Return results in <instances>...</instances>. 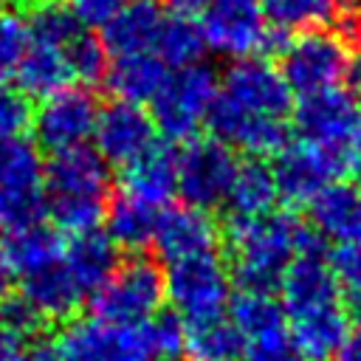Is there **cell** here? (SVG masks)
<instances>
[{
    "label": "cell",
    "instance_id": "6da1fadb",
    "mask_svg": "<svg viewBox=\"0 0 361 361\" xmlns=\"http://www.w3.org/2000/svg\"><path fill=\"white\" fill-rule=\"evenodd\" d=\"M290 87L279 68L262 56L234 59L212 99L206 124L217 141L251 158L276 155L290 141Z\"/></svg>",
    "mask_w": 361,
    "mask_h": 361
},
{
    "label": "cell",
    "instance_id": "7a4b0ae2",
    "mask_svg": "<svg viewBox=\"0 0 361 361\" xmlns=\"http://www.w3.org/2000/svg\"><path fill=\"white\" fill-rule=\"evenodd\" d=\"M324 240L290 212H271L254 220H228L231 279L240 290L279 288L288 265L305 251H322Z\"/></svg>",
    "mask_w": 361,
    "mask_h": 361
},
{
    "label": "cell",
    "instance_id": "3957f363",
    "mask_svg": "<svg viewBox=\"0 0 361 361\" xmlns=\"http://www.w3.org/2000/svg\"><path fill=\"white\" fill-rule=\"evenodd\" d=\"M45 214L62 234H82L99 228L107 214L110 164L87 144L51 152L42 172Z\"/></svg>",
    "mask_w": 361,
    "mask_h": 361
},
{
    "label": "cell",
    "instance_id": "277c9868",
    "mask_svg": "<svg viewBox=\"0 0 361 361\" xmlns=\"http://www.w3.org/2000/svg\"><path fill=\"white\" fill-rule=\"evenodd\" d=\"M166 299L164 271L149 257H130L118 262L110 276L87 296L90 316L107 324H144Z\"/></svg>",
    "mask_w": 361,
    "mask_h": 361
},
{
    "label": "cell",
    "instance_id": "5b68a950",
    "mask_svg": "<svg viewBox=\"0 0 361 361\" xmlns=\"http://www.w3.org/2000/svg\"><path fill=\"white\" fill-rule=\"evenodd\" d=\"M200 34L206 48L231 59L274 54L288 42V34L268 25L259 0H212L200 14Z\"/></svg>",
    "mask_w": 361,
    "mask_h": 361
},
{
    "label": "cell",
    "instance_id": "8992f818",
    "mask_svg": "<svg viewBox=\"0 0 361 361\" xmlns=\"http://www.w3.org/2000/svg\"><path fill=\"white\" fill-rule=\"evenodd\" d=\"M358 158L350 147H322L313 141H288L271 164L274 183L282 200L310 203L333 180H344L358 169Z\"/></svg>",
    "mask_w": 361,
    "mask_h": 361
},
{
    "label": "cell",
    "instance_id": "52a82bcc",
    "mask_svg": "<svg viewBox=\"0 0 361 361\" xmlns=\"http://www.w3.org/2000/svg\"><path fill=\"white\" fill-rule=\"evenodd\" d=\"M217 93V73L203 65H186L166 76L155 99L149 102V116L155 130L166 141H189L206 124L212 99Z\"/></svg>",
    "mask_w": 361,
    "mask_h": 361
},
{
    "label": "cell",
    "instance_id": "ba28073f",
    "mask_svg": "<svg viewBox=\"0 0 361 361\" xmlns=\"http://www.w3.org/2000/svg\"><path fill=\"white\" fill-rule=\"evenodd\" d=\"M237 155L223 141L212 138H189L175 152V180L178 195L186 206L212 212L217 206H226L228 189L237 175Z\"/></svg>",
    "mask_w": 361,
    "mask_h": 361
},
{
    "label": "cell",
    "instance_id": "9c48e42d",
    "mask_svg": "<svg viewBox=\"0 0 361 361\" xmlns=\"http://www.w3.org/2000/svg\"><path fill=\"white\" fill-rule=\"evenodd\" d=\"M164 290L172 310L186 322L226 313L231 299V274L217 251L178 259L164 274Z\"/></svg>",
    "mask_w": 361,
    "mask_h": 361
},
{
    "label": "cell",
    "instance_id": "30bf717a",
    "mask_svg": "<svg viewBox=\"0 0 361 361\" xmlns=\"http://www.w3.org/2000/svg\"><path fill=\"white\" fill-rule=\"evenodd\" d=\"M42 172L45 161L34 141L23 135L0 141V231L42 220Z\"/></svg>",
    "mask_w": 361,
    "mask_h": 361
},
{
    "label": "cell",
    "instance_id": "8fae6325",
    "mask_svg": "<svg viewBox=\"0 0 361 361\" xmlns=\"http://www.w3.org/2000/svg\"><path fill=\"white\" fill-rule=\"evenodd\" d=\"M344 39L330 28L302 31L285 42L279 51V73L290 93L310 96L341 85L344 62H347Z\"/></svg>",
    "mask_w": 361,
    "mask_h": 361
},
{
    "label": "cell",
    "instance_id": "7c38bea8",
    "mask_svg": "<svg viewBox=\"0 0 361 361\" xmlns=\"http://www.w3.org/2000/svg\"><path fill=\"white\" fill-rule=\"evenodd\" d=\"M54 344L62 361H155L147 322L107 324L93 316L71 319Z\"/></svg>",
    "mask_w": 361,
    "mask_h": 361
},
{
    "label": "cell",
    "instance_id": "4fadbf2b",
    "mask_svg": "<svg viewBox=\"0 0 361 361\" xmlns=\"http://www.w3.org/2000/svg\"><path fill=\"white\" fill-rule=\"evenodd\" d=\"M99 118V102L85 87H62L39 102L34 110L31 127L39 147L51 152H62L71 147H82L93 138Z\"/></svg>",
    "mask_w": 361,
    "mask_h": 361
},
{
    "label": "cell",
    "instance_id": "5bb4252c",
    "mask_svg": "<svg viewBox=\"0 0 361 361\" xmlns=\"http://www.w3.org/2000/svg\"><path fill=\"white\" fill-rule=\"evenodd\" d=\"M93 141L96 152L110 166L127 169L158 144V130L152 124V116L141 104L113 99L104 107H99Z\"/></svg>",
    "mask_w": 361,
    "mask_h": 361
},
{
    "label": "cell",
    "instance_id": "9a60e30c",
    "mask_svg": "<svg viewBox=\"0 0 361 361\" xmlns=\"http://www.w3.org/2000/svg\"><path fill=\"white\" fill-rule=\"evenodd\" d=\"M358 118L361 107L341 87L299 96V104L293 107V127L302 141L322 147H350V135Z\"/></svg>",
    "mask_w": 361,
    "mask_h": 361
},
{
    "label": "cell",
    "instance_id": "2e32d148",
    "mask_svg": "<svg viewBox=\"0 0 361 361\" xmlns=\"http://www.w3.org/2000/svg\"><path fill=\"white\" fill-rule=\"evenodd\" d=\"M217 240H220V231H217L214 217L203 209L183 203V206L161 209L152 248L166 265H172L178 259L217 251Z\"/></svg>",
    "mask_w": 361,
    "mask_h": 361
},
{
    "label": "cell",
    "instance_id": "e0dca14e",
    "mask_svg": "<svg viewBox=\"0 0 361 361\" xmlns=\"http://www.w3.org/2000/svg\"><path fill=\"white\" fill-rule=\"evenodd\" d=\"M279 302L285 307V316H296L305 310L341 302V288L333 279L324 248L305 251L288 265L279 282Z\"/></svg>",
    "mask_w": 361,
    "mask_h": 361
},
{
    "label": "cell",
    "instance_id": "ac0fdd59",
    "mask_svg": "<svg viewBox=\"0 0 361 361\" xmlns=\"http://www.w3.org/2000/svg\"><path fill=\"white\" fill-rule=\"evenodd\" d=\"M310 228L336 245L361 243V186L355 180H333L307 203Z\"/></svg>",
    "mask_w": 361,
    "mask_h": 361
},
{
    "label": "cell",
    "instance_id": "d6986e66",
    "mask_svg": "<svg viewBox=\"0 0 361 361\" xmlns=\"http://www.w3.org/2000/svg\"><path fill=\"white\" fill-rule=\"evenodd\" d=\"M65 237L59 228H54L45 220L25 223L8 231H0V259L6 271L17 279L37 274L54 262L62 259L65 254Z\"/></svg>",
    "mask_w": 361,
    "mask_h": 361
},
{
    "label": "cell",
    "instance_id": "ffe728a7",
    "mask_svg": "<svg viewBox=\"0 0 361 361\" xmlns=\"http://www.w3.org/2000/svg\"><path fill=\"white\" fill-rule=\"evenodd\" d=\"M164 20L166 11L158 6V0H127L102 28V42L113 56L152 54Z\"/></svg>",
    "mask_w": 361,
    "mask_h": 361
},
{
    "label": "cell",
    "instance_id": "44dd1931",
    "mask_svg": "<svg viewBox=\"0 0 361 361\" xmlns=\"http://www.w3.org/2000/svg\"><path fill=\"white\" fill-rule=\"evenodd\" d=\"M20 299L34 310L39 322H65L87 296L59 262L20 279Z\"/></svg>",
    "mask_w": 361,
    "mask_h": 361
},
{
    "label": "cell",
    "instance_id": "7402d4cb",
    "mask_svg": "<svg viewBox=\"0 0 361 361\" xmlns=\"http://www.w3.org/2000/svg\"><path fill=\"white\" fill-rule=\"evenodd\" d=\"M288 322H290V336L299 353L305 355V361H327L330 355H336V350L341 347L350 330V316L341 302L288 316Z\"/></svg>",
    "mask_w": 361,
    "mask_h": 361
},
{
    "label": "cell",
    "instance_id": "603a6c76",
    "mask_svg": "<svg viewBox=\"0 0 361 361\" xmlns=\"http://www.w3.org/2000/svg\"><path fill=\"white\" fill-rule=\"evenodd\" d=\"M62 265L76 279V285L85 290V296H90L118 265L116 243L107 237V231H99V228L73 234L65 243Z\"/></svg>",
    "mask_w": 361,
    "mask_h": 361
},
{
    "label": "cell",
    "instance_id": "cb8c5ba5",
    "mask_svg": "<svg viewBox=\"0 0 361 361\" xmlns=\"http://www.w3.org/2000/svg\"><path fill=\"white\" fill-rule=\"evenodd\" d=\"M166 76H169L166 65L155 54H127V56H113V62L107 65L104 82L118 102L144 107L155 99Z\"/></svg>",
    "mask_w": 361,
    "mask_h": 361
},
{
    "label": "cell",
    "instance_id": "d4e9b609",
    "mask_svg": "<svg viewBox=\"0 0 361 361\" xmlns=\"http://www.w3.org/2000/svg\"><path fill=\"white\" fill-rule=\"evenodd\" d=\"M276 200H279V192L268 164H262L259 158H251L237 166L234 183L226 197L228 220H254V217L271 214Z\"/></svg>",
    "mask_w": 361,
    "mask_h": 361
},
{
    "label": "cell",
    "instance_id": "484cf974",
    "mask_svg": "<svg viewBox=\"0 0 361 361\" xmlns=\"http://www.w3.org/2000/svg\"><path fill=\"white\" fill-rule=\"evenodd\" d=\"M121 192L147 200L158 209L166 206V200L178 192V180H175V149H169L166 144H155L144 158H138L135 164H130L124 169V186Z\"/></svg>",
    "mask_w": 361,
    "mask_h": 361
},
{
    "label": "cell",
    "instance_id": "4316f807",
    "mask_svg": "<svg viewBox=\"0 0 361 361\" xmlns=\"http://www.w3.org/2000/svg\"><path fill=\"white\" fill-rule=\"evenodd\" d=\"M158 217H161L158 206L138 200L127 192H118L107 203V214H104L107 237L127 251H141V248L152 245Z\"/></svg>",
    "mask_w": 361,
    "mask_h": 361
},
{
    "label": "cell",
    "instance_id": "83f0119b",
    "mask_svg": "<svg viewBox=\"0 0 361 361\" xmlns=\"http://www.w3.org/2000/svg\"><path fill=\"white\" fill-rule=\"evenodd\" d=\"M243 350L245 338L226 313L200 322H186V361H243Z\"/></svg>",
    "mask_w": 361,
    "mask_h": 361
},
{
    "label": "cell",
    "instance_id": "f1b7e54d",
    "mask_svg": "<svg viewBox=\"0 0 361 361\" xmlns=\"http://www.w3.org/2000/svg\"><path fill=\"white\" fill-rule=\"evenodd\" d=\"M17 87L31 99H45L62 87H71L73 76L65 59V48H54V45H42V42H31L25 56L20 59V68L14 73Z\"/></svg>",
    "mask_w": 361,
    "mask_h": 361
},
{
    "label": "cell",
    "instance_id": "f546056e",
    "mask_svg": "<svg viewBox=\"0 0 361 361\" xmlns=\"http://www.w3.org/2000/svg\"><path fill=\"white\" fill-rule=\"evenodd\" d=\"M228 319L243 333V338H257L274 330H282L288 316L274 290H237L228 299Z\"/></svg>",
    "mask_w": 361,
    "mask_h": 361
},
{
    "label": "cell",
    "instance_id": "4dcf8cb0",
    "mask_svg": "<svg viewBox=\"0 0 361 361\" xmlns=\"http://www.w3.org/2000/svg\"><path fill=\"white\" fill-rule=\"evenodd\" d=\"M203 34H200V25H195L192 17H180V14H166L161 31H158V39H155V48L152 54L172 71L178 68H186V65H195L200 62L203 56Z\"/></svg>",
    "mask_w": 361,
    "mask_h": 361
},
{
    "label": "cell",
    "instance_id": "1f68e13d",
    "mask_svg": "<svg viewBox=\"0 0 361 361\" xmlns=\"http://www.w3.org/2000/svg\"><path fill=\"white\" fill-rule=\"evenodd\" d=\"M271 28L282 34H302L324 28L336 14V0H259Z\"/></svg>",
    "mask_w": 361,
    "mask_h": 361
},
{
    "label": "cell",
    "instance_id": "d6a6232c",
    "mask_svg": "<svg viewBox=\"0 0 361 361\" xmlns=\"http://www.w3.org/2000/svg\"><path fill=\"white\" fill-rule=\"evenodd\" d=\"M25 28L31 42H42L54 48H68V42L82 31V25L73 20L65 3L56 0H42L31 6V14L25 17Z\"/></svg>",
    "mask_w": 361,
    "mask_h": 361
},
{
    "label": "cell",
    "instance_id": "836d02e7",
    "mask_svg": "<svg viewBox=\"0 0 361 361\" xmlns=\"http://www.w3.org/2000/svg\"><path fill=\"white\" fill-rule=\"evenodd\" d=\"M107 56L110 54H107L102 37L90 34L87 28H82L65 48V59H68L73 82H99V79H104L107 65H110Z\"/></svg>",
    "mask_w": 361,
    "mask_h": 361
},
{
    "label": "cell",
    "instance_id": "e575fe53",
    "mask_svg": "<svg viewBox=\"0 0 361 361\" xmlns=\"http://www.w3.org/2000/svg\"><path fill=\"white\" fill-rule=\"evenodd\" d=\"M149 341L155 350V361H178L183 358V341H186V322L169 310H158L152 319H147Z\"/></svg>",
    "mask_w": 361,
    "mask_h": 361
},
{
    "label": "cell",
    "instance_id": "d590c367",
    "mask_svg": "<svg viewBox=\"0 0 361 361\" xmlns=\"http://www.w3.org/2000/svg\"><path fill=\"white\" fill-rule=\"evenodd\" d=\"M28 45L31 39H28L25 20L14 11H0V85L17 73Z\"/></svg>",
    "mask_w": 361,
    "mask_h": 361
},
{
    "label": "cell",
    "instance_id": "8d00e7d4",
    "mask_svg": "<svg viewBox=\"0 0 361 361\" xmlns=\"http://www.w3.org/2000/svg\"><path fill=\"white\" fill-rule=\"evenodd\" d=\"M34 118V107L20 87L0 85V141L20 138Z\"/></svg>",
    "mask_w": 361,
    "mask_h": 361
},
{
    "label": "cell",
    "instance_id": "74e56055",
    "mask_svg": "<svg viewBox=\"0 0 361 361\" xmlns=\"http://www.w3.org/2000/svg\"><path fill=\"white\" fill-rule=\"evenodd\" d=\"M243 361H305V355L299 353L290 330L282 327V330L248 338L243 350Z\"/></svg>",
    "mask_w": 361,
    "mask_h": 361
},
{
    "label": "cell",
    "instance_id": "f35d334b",
    "mask_svg": "<svg viewBox=\"0 0 361 361\" xmlns=\"http://www.w3.org/2000/svg\"><path fill=\"white\" fill-rule=\"evenodd\" d=\"M327 265H330L333 279L341 288V293H347V296L361 293V243L336 245L327 254Z\"/></svg>",
    "mask_w": 361,
    "mask_h": 361
},
{
    "label": "cell",
    "instance_id": "ab89813d",
    "mask_svg": "<svg viewBox=\"0 0 361 361\" xmlns=\"http://www.w3.org/2000/svg\"><path fill=\"white\" fill-rule=\"evenodd\" d=\"M82 28H104L127 0H62Z\"/></svg>",
    "mask_w": 361,
    "mask_h": 361
},
{
    "label": "cell",
    "instance_id": "60d3db41",
    "mask_svg": "<svg viewBox=\"0 0 361 361\" xmlns=\"http://www.w3.org/2000/svg\"><path fill=\"white\" fill-rule=\"evenodd\" d=\"M31 338L34 336H28L20 327H14V324L0 319V361H17V355L28 347Z\"/></svg>",
    "mask_w": 361,
    "mask_h": 361
},
{
    "label": "cell",
    "instance_id": "b9f144b4",
    "mask_svg": "<svg viewBox=\"0 0 361 361\" xmlns=\"http://www.w3.org/2000/svg\"><path fill=\"white\" fill-rule=\"evenodd\" d=\"M341 90L361 107V51L347 56L344 73H341Z\"/></svg>",
    "mask_w": 361,
    "mask_h": 361
},
{
    "label": "cell",
    "instance_id": "7bdbcfd3",
    "mask_svg": "<svg viewBox=\"0 0 361 361\" xmlns=\"http://www.w3.org/2000/svg\"><path fill=\"white\" fill-rule=\"evenodd\" d=\"M17 361H62L59 358V350L54 341H45V338H31L28 347L17 355Z\"/></svg>",
    "mask_w": 361,
    "mask_h": 361
},
{
    "label": "cell",
    "instance_id": "ee69618b",
    "mask_svg": "<svg viewBox=\"0 0 361 361\" xmlns=\"http://www.w3.org/2000/svg\"><path fill=\"white\" fill-rule=\"evenodd\" d=\"M336 361H361V324L347 330L341 347L336 350Z\"/></svg>",
    "mask_w": 361,
    "mask_h": 361
},
{
    "label": "cell",
    "instance_id": "f6af8a7d",
    "mask_svg": "<svg viewBox=\"0 0 361 361\" xmlns=\"http://www.w3.org/2000/svg\"><path fill=\"white\" fill-rule=\"evenodd\" d=\"M169 6L172 14H180V17H195V14H203V8L212 3V0H164Z\"/></svg>",
    "mask_w": 361,
    "mask_h": 361
},
{
    "label": "cell",
    "instance_id": "bcb514c9",
    "mask_svg": "<svg viewBox=\"0 0 361 361\" xmlns=\"http://www.w3.org/2000/svg\"><path fill=\"white\" fill-rule=\"evenodd\" d=\"M347 316H350L355 324H361V293L347 296Z\"/></svg>",
    "mask_w": 361,
    "mask_h": 361
},
{
    "label": "cell",
    "instance_id": "7dc6e473",
    "mask_svg": "<svg viewBox=\"0 0 361 361\" xmlns=\"http://www.w3.org/2000/svg\"><path fill=\"white\" fill-rule=\"evenodd\" d=\"M350 149L355 152V158H358V164H361V118H358V124H355V130H353V135H350Z\"/></svg>",
    "mask_w": 361,
    "mask_h": 361
},
{
    "label": "cell",
    "instance_id": "c3c4849f",
    "mask_svg": "<svg viewBox=\"0 0 361 361\" xmlns=\"http://www.w3.org/2000/svg\"><path fill=\"white\" fill-rule=\"evenodd\" d=\"M8 279H11V274L6 271V265H3V259H0V293H6V288H8Z\"/></svg>",
    "mask_w": 361,
    "mask_h": 361
},
{
    "label": "cell",
    "instance_id": "681fc988",
    "mask_svg": "<svg viewBox=\"0 0 361 361\" xmlns=\"http://www.w3.org/2000/svg\"><path fill=\"white\" fill-rule=\"evenodd\" d=\"M6 3H11V6H37L42 0H6Z\"/></svg>",
    "mask_w": 361,
    "mask_h": 361
},
{
    "label": "cell",
    "instance_id": "f907efd6",
    "mask_svg": "<svg viewBox=\"0 0 361 361\" xmlns=\"http://www.w3.org/2000/svg\"><path fill=\"white\" fill-rule=\"evenodd\" d=\"M355 37H358V42H361V17L355 20Z\"/></svg>",
    "mask_w": 361,
    "mask_h": 361
},
{
    "label": "cell",
    "instance_id": "816d5d0a",
    "mask_svg": "<svg viewBox=\"0 0 361 361\" xmlns=\"http://www.w3.org/2000/svg\"><path fill=\"white\" fill-rule=\"evenodd\" d=\"M0 307H3V293H0Z\"/></svg>",
    "mask_w": 361,
    "mask_h": 361
}]
</instances>
